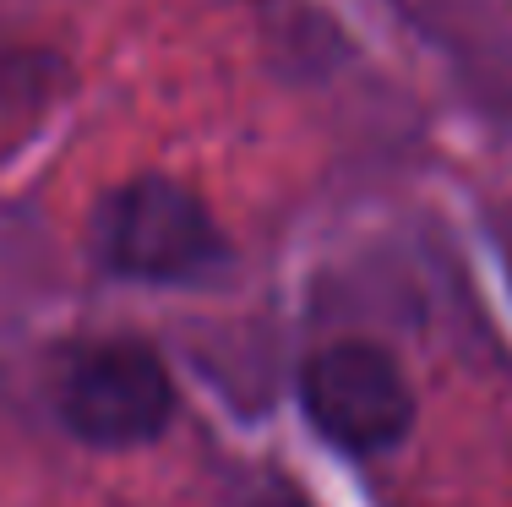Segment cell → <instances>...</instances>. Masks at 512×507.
I'll return each mask as SVG.
<instances>
[{"mask_svg": "<svg viewBox=\"0 0 512 507\" xmlns=\"http://www.w3.org/2000/svg\"><path fill=\"white\" fill-rule=\"evenodd\" d=\"M60 420L93 448H142L175 415V382L148 344H93L66 366L55 388Z\"/></svg>", "mask_w": 512, "mask_h": 507, "instance_id": "2", "label": "cell"}, {"mask_svg": "<svg viewBox=\"0 0 512 507\" xmlns=\"http://www.w3.org/2000/svg\"><path fill=\"white\" fill-rule=\"evenodd\" d=\"M300 398L311 426L344 453H382L414 426V393L398 360L360 338L316 349L300 371Z\"/></svg>", "mask_w": 512, "mask_h": 507, "instance_id": "3", "label": "cell"}, {"mask_svg": "<svg viewBox=\"0 0 512 507\" xmlns=\"http://www.w3.org/2000/svg\"><path fill=\"white\" fill-rule=\"evenodd\" d=\"M273 507H306V502H273Z\"/></svg>", "mask_w": 512, "mask_h": 507, "instance_id": "4", "label": "cell"}, {"mask_svg": "<svg viewBox=\"0 0 512 507\" xmlns=\"http://www.w3.org/2000/svg\"><path fill=\"white\" fill-rule=\"evenodd\" d=\"M93 251L120 279L180 284L224 257V235L191 186L169 175H142L104 197L93 219Z\"/></svg>", "mask_w": 512, "mask_h": 507, "instance_id": "1", "label": "cell"}]
</instances>
